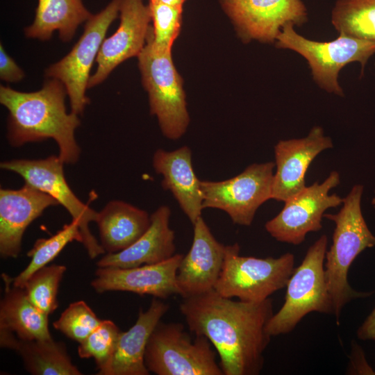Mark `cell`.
I'll return each mask as SVG.
<instances>
[{"instance_id": "obj_1", "label": "cell", "mask_w": 375, "mask_h": 375, "mask_svg": "<svg viewBox=\"0 0 375 375\" xmlns=\"http://www.w3.org/2000/svg\"><path fill=\"white\" fill-rule=\"evenodd\" d=\"M181 313L189 330L206 337L219 355L224 375H257L271 340L266 330L273 316V300L234 301L215 290L183 298Z\"/></svg>"}, {"instance_id": "obj_2", "label": "cell", "mask_w": 375, "mask_h": 375, "mask_svg": "<svg viewBox=\"0 0 375 375\" xmlns=\"http://www.w3.org/2000/svg\"><path fill=\"white\" fill-rule=\"evenodd\" d=\"M65 85L56 78H47L39 90L24 92L1 85L0 103L8 112L7 139L18 147L28 142L53 139L59 149L58 157L65 164L76 163L81 149L75 138L80 126L78 115L67 113Z\"/></svg>"}, {"instance_id": "obj_3", "label": "cell", "mask_w": 375, "mask_h": 375, "mask_svg": "<svg viewBox=\"0 0 375 375\" xmlns=\"http://www.w3.org/2000/svg\"><path fill=\"white\" fill-rule=\"evenodd\" d=\"M362 192L363 186L355 185L343 198L342 207L338 213L324 215L335 224L332 244L326 252L324 267L338 324L346 304L372 294L355 290L348 281L349 269L356 258L365 249L375 247V236L361 210Z\"/></svg>"}, {"instance_id": "obj_4", "label": "cell", "mask_w": 375, "mask_h": 375, "mask_svg": "<svg viewBox=\"0 0 375 375\" xmlns=\"http://www.w3.org/2000/svg\"><path fill=\"white\" fill-rule=\"evenodd\" d=\"M328 238L322 235L308 249L301 263L293 270L287 285L285 301L269 320L267 333L272 337L292 331L308 314H333L324 267Z\"/></svg>"}, {"instance_id": "obj_5", "label": "cell", "mask_w": 375, "mask_h": 375, "mask_svg": "<svg viewBox=\"0 0 375 375\" xmlns=\"http://www.w3.org/2000/svg\"><path fill=\"white\" fill-rule=\"evenodd\" d=\"M138 58L151 114L157 117L165 137L179 139L188 128L190 117L183 81L174 65L172 51L156 49L147 37Z\"/></svg>"}, {"instance_id": "obj_6", "label": "cell", "mask_w": 375, "mask_h": 375, "mask_svg": "<svg viewBox=\"0 0 375 375\" xmlns=\"http://www.w3.org/2000/svg\"><path fill=\"white\" fill-rule=\"evenodd\" d=\"M238 243L226 245L223 267L214 290L245 302L262 301L286 287L294 269V256L258 258L240 255Z\"/></svg>"}, {"instance_id": "obj_7", "label": "cell", "mask_w": 375, "mask_h": 375, "mask_svg": "<svg viewBox=\"0 0 375 375\" xmlns=\"http://www.w3.org/2000/svg\"><path fill=\"white\" fill-rule=\"evenodd\" d=\"M144 362L157 375H224L210 342L203 335L192 340L181 323L159 322L148 341Z\"/></svg>"}, {"instance_id": "obj_8", "label": "cell", "mask_w": 375, "mask_h": 375, "mask_svg": "<svg viewBox=\"0 0 375 375\" xmlns=\"http://www.w3.org/2000/svg\"><path fill=\"white\" fill-rule=\"evenodd\" d=\"M294 25L284 26L275 44L279 49H290L303 56L308 62L315 82L325 91L343 97L338 76L340 70L352 62H358L362 72L375 53V41L359 39L344 34L329 42H318L298 34Z\"/></svg>"}, {"instance_id": "obj_9", "label": "cell", "mask_w": 375, "mask_h": 375, "mask_svg": "<svg viewBox=\"0 0 375 375\" xmlns=\"http://www.w3.org/2000/svg\"><path fill=\"white\" fill-rule=\"evenodd\" d=\"M121 1L111 0L100 12L92 14L72 50L44 71L45 77L58 79L65 85L71 112L78 115L83 114L90 103L86 90L90 70L108 29L118 16Z\"/></svg>"}, {"instance_id": "obj_10", "label": "cell", "mask_w": 375, "mask_h": 375, "mask_svg": "<svg viewBox=\"0 0 375 375\" xmlns=\"http://www.w3.org/2000/svg\"><path fill=\"white\" fill-rule=\"evenodd\" d=\"M274 167L273 162L254 163L224 181H201L203 208L222 210L234 224L250 226L258 208L272 199Z\"/></svg>"}, {"instance_id": "obj_11", "label": "cell", "mask_w": 375, "mask_h": 375, "mask_svg": "<svg viewBox=\"0 0 375 375\" xmlns=\"http://www.w3.org/2000/svg\"><path fill=\"white\" fill-rule=\"evenodd\" d=\"M65 163L56 156L44 159H13L0 163L6 171L19 174L27 183L51 196L62 205L76 221L82 237L81 244L90 258L106 251L92 234L89 224L96 222L98 212L82 202L68 185L63 170Z\"/></svg>"}, {"instance_id": "obj_12", "label": "cell", "mask_w": 375, "mask_h": 375, "mask_svg": "<svg viewBox=\"0 0 375 375\" xmlns=\"http://www.w3.org/2000/svg\"><path fill=\"white\" fill-rule=\"evenodd\" d=\"M340 174L332 171L322 183H314L287 199L281 211L265 224L276 240L294 245L301 244L306 235L322 228L324 212L342 203L343 198L329 194L340 184Z\"/></svg>"}, {"instance_id": "obj_13", "label": "cell", "mask_w": 375, "mask_h": 375, "mask_svg": "<svg viewBox=\"0 0 375 375\" xmlns=\"http://www.w3.org/2000/svg\"><path fill=\"white\" fill-rule=\"evenodd\" d=\"M243 42L273 43L282 28L301 26L307 10L301 0H219Z\"/></svg>"}, {"instance_id": "obj_14", "label": "cell", "mask_w": 375, "mask_h": 375, "mask_svg": "<svg viewBox=\"0 0 375 375\" xmlns=\"http://www.w3.org/2000/svg\"><path fill=\"white\" fill-rule=\"evenodd\" d=\"M119 14L117 29L101 45L95 60L97 69L90 78L88 88L103 83L124 61L138 57L147 44L151 21L149 5L143 0H122Z\"/></svg>"}, {"instance_id": "obj_15", "label": "cell", "mask_w": 375, "mask_h": 375, "mask_svg": "<svg viewBox=\"0 0 375 375\" xmlns=\"http://www.w3.org/2000/svg\"><path fill=\"white\" fill-rule=\"evenodd\" d=\"M183 256L175 253L161 262L131 268L98 267L91 286L99 294L124 291L160 299L179 295L176 276Z\"/></svg>"}, {"instance_id": "obj_16", "label": "cell", "mask_w": 375, "mask_h": 375, "mask_svg": "<svg viewBox=\"0 0 375 375\" xmlns=\"http://www.w3.org/2000/svg\"><path fill=\"white\" fill-rule=\"evenodd\" d=\"M193 240L178 266L179 295L188 298L214 290L224 265L226 246L219 242L200 217L193 224Z\"/></svg>"}, {"instance_id": "obj_17", "label": "cell", "mask_w": 375, "mask_h": 375, "mask_svg": "<svg viewBox=\"0 0 375 375\" xmlns=\"http://www.w3.org/2000/svg\"><path fill=\"white\" fill-rule=\"evenodd\" d=\"M333 147L330 137L319 126L307 136L280 140L274 147L276 172L272 199L285 201L306 188V174L316 156Z\"/></svg>"}, {"instance_id": "obj_18", "label": "cell", "mask_w": 375, "mask_h": 375, "mask_svg": "<svg viewBox=\"0 0 375 375\" xmlns=\"http://www.w3.org/2000/svg\"><path fill=\"white\" fill-rule=\"evenodd\" d=\"M59 205L49 194L27 183L19 189H0V254L17 258L26 228L49 207Z\"/></svg>"}, {"instance_id": "obj_19", "label": "cell", "mask_w": 375, "mask_h": 375, "mask_svg": "<svg viewBox=\"0 0 375 375\" xmlns=\"http://www.w3.org/2000/svg\"><path fill=\"white\" fill-rule=\"evenodd\" d=\"M152 165L162 176L163 189L172 192L193 225L203 208L201 181L194 173L190 147L183 146L171 151L158 149L153 153Z\"/></svg>"}, {"instance_id": "obj_20", "label": "cell", "mask_w": 375, "mask_h": 375, "mask_svg": "<svg viewBox=\"0 0 375 375\" xmlns=\"http://www.w3.org/2000/svg\"><path fill=\"white\" fill-rule=\"evenodd\" d=\"M171 210L161 206L151 215L146 232L124 250L107 253L97 262L98 267L131 268L168 260L175 254V233L171 228Z\"/></svg>"}, {"instance_id": "obj_21", "label": "cell", "mask_w": 375, "mask_h": 375, "mask_svg": "<svg viewBox=\"0 0 375 375\" xmlns=\"http://www.w3.org/2000/svg\"><path fill=\"white\" fill-rule=\"evenodd\" d=\"M169 305L153 297L149 308L140 309L133 326L120 332L115 352L108 365L98 375H148L144 362L149 338Z\"/></svg>"}, {"instance_id": "obj_22", "label": "cell", "mask_w": 375, "mask_h": 375, "mask_svg": "<svg viewBox=\"0 0 375 375\" xmlns=\"http://www.w3.org/2000/svg\"><path fill=\"white\" fill-rule=\"evenodd\" d=\"M100 244L108 253L124 250L138 240L149 228L151 215L121 200H112L98 212Z\"/></svg>"}, {"instance_id": "obj_23", "label": "cell", "mask_w": 375, "mask_h": 375, "mask_svg": "<svg viewBox=\"0 0 375 375\" xmlns=\"http://www.w3.org/2000/svg\"><path fill=\"white\" fill-rule=\"evenodd\" d=\"M0 346L13 350L22 358L27 372L33 375H80L66 347L50 340H22L14 333L0 329Z\"/></svg>"}, {"instance_id": "obj_24", "label": "cell", "mask_w": 375, "mask_h": 375, "mask_svg": "<svg viewBox=\"0 0 375 375\" xmlns=\"http://www.w3.org/2000/svg\"><path fill=\"white\" fill-rule=\"evenodd\" d=\"M5 290L0 302V329L10 331L22 340L52 339L49 315L35 307L24 288L14 286L5 273Z\"/></svg>"}, {"instance_id": "obj_25", "label": "cell", "mask_w": 375, "mask_h": 375, "mask_svg": "<svg viewBox=\"0 0 375 375\" xmlns=\"http://www.w3.org/2000/svg\"><path fill=\"white\" fill-rule=\"evenodd\" d=\"M92 14L83 0H38L33 23L24 28L28 38L46 41L55 31L63 42L74 38L78 27Z\"/></svg>"}, {"instance_id": "obj_26", "label": "cell", "mask_w": 375, "mask_h": 375, "mask_svg": "<svg viewBox=\"0 0 375 375\" xmlns=\"http://www.w3.org/2000/svg\"><path fill=\"white\" fill-rule=\"evenodd\" d=\"M331 21L339 34L375 41V0H338Z\"/></svg>"}, {"instance_id": "obj_27", "label": "cell", "mask_w": 375, "mask_h": 375, "mask_svg": "<svg viewBox=\"0 0 375 375\" xmlns=\"http://www.w3.org/2000/svg\"><path fill=\"white\" fill-rule=\"evenodd\" d=\"M74 240L82 242L78 224L72 220L50 238L37 240L33 248L27 253V256L31 258L28 265L17 276L12 278L8 275L9 281L14 286L22 288L33 274L47 266L67 244Z\"/></svg>"}, {"instance_id": "obj_28", "label": "cell", "mask_w": 375, "mask_h": 375, "mask_svg": "<svg viewBox=\"0 0 375 375\" xmlns=\"http://www.w3.org/2000/svg\"><path fill=\"white\" fill-rule=\"evenodd\" d=\"M65 271V265L44 266L33 274L22 288L31 303L47 315L58 307L57 294Z\"/></svg>"}, {"instance_id": "obj_29", "label": "cell", "mask_w": 375, "mask_h": 375, "mask_svg": "<svg viewBox=\"0 0 375 375\" xmlns=\"http://www.w3.org/2000/svg\"><path fill=\"white\" fill-rule=\"evenodd\" d=\"M151 26L148 38L153 46L161 51H172L182 24L183 7L149 1Z\"/></svg>"}, {"instance_id": "obj_30", "label": "cell", "mask_w": 375, "mask_h": 375, "mask_svg": "<svg viewBox=\"0 0 375 375\" xmlns=\"http://www.w3.org/2000/svg\"><path fill=\"white\" fill-rule=\"evenodd\" d=\"M120 330L110 320H102L101 324L78 347L81 358H93L98 373L110 363L115 350Z\"/></svg>"}, {"instance_id": "obj_31", "label": "cell", "mask_w": 375, "mask_h": 375, "mask_svg": "<svg viewBox=\"0 0 375 375\" xmlns=\"http://www.w3.org/2000/svg\"><path fill=\"white\" fill-rule=\"evenodd\" d=\"M101 321L85 301H78L69 304L53 326L67 338L80 343Z\"/></svg>"}, {"instance_id": "obj_32", "label": "cell", "mask_w": 375, "mask_h": 375, "mask_svg": "<svg viewBox=\"0 0 375 375\" xmlns=\"http://www.w3.org/2000/svg\"><path fill=\"white\" fill-rule=\"evenodd\" d=\"M25 76V73L0 44V78L8 83H17Z\"/></svg>"}, {"instance_id": "obj_33", "label": "cell", "mask_w": 375, "mask_h": 375, "mask_svg": "<svg viewBox=\"0 0 375 375\" xmlns=\"http://www.w3.org/2000/svg\"><path fill=\"white\" fill-rule=\"evenodd\" d=\"M357 336L362 340L375 341V308L358 328Z\"/></svg>"}, {"instance_id": "obj_34", "label": "cell", "mask_w": 375, "mask_h": 375, "mask_svg": "<svg viewBox=\"0 0 375 375\" xmlns=\"http://www.w3.org/2000/svg\"><path fill=\"white\" fill-rule=\"evenodd\" d=\"M162 3L167 5L175 6H182L185 2L186 0H149Z\"/></svg>"}, {"instance_id": "obj_35", "label": "cell", "mask_w": 375, "mask_h": 375, "mask_svg": "<svg viewBox=\"0 0 375 375\" xmlns=\"http://www.w3.org/2000/svg\"><path fill=\"white\" fill-rule=\"evenodd\" d=\"M374 193H375V190H374ZM372 206H373L374 207V208H375V196H374V198L372 199Z\"/></svg>"}]
</instances>
